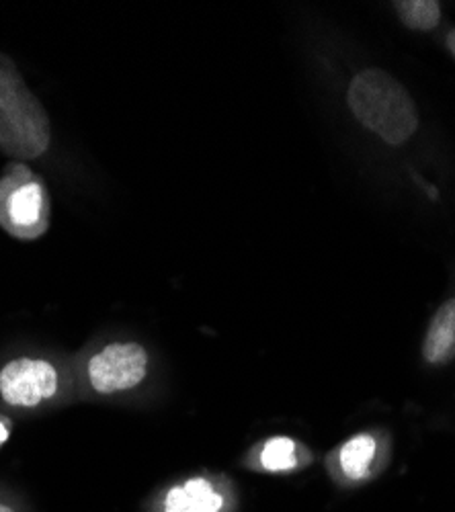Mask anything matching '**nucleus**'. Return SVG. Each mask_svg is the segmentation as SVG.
I'll return each instance as SVG.
<instances>
[{
    "instance_id": "nucleus-1",
    "label": "nucleus",
    "mask_w": 455,
    "mask_h": 512,
    "mask_svg": "<svg viewBox=\"0 0 455 512\" xmlns=\"http://www.w3.org/2000/svg\"><path fill=\"white\" fill-rule=\"evenodd\" d=\"M52 144L50 117L21 78L15 62L0 54V152L31 160Z\"/></svg>"
},
{
    "instance_id": "nucleus-2",
    "label": "nucleus",
    "mask_w": 455,
    "mask_h": 512,
    "mask_svg": "<svg viewBox=\"0 0 455 512\" xmlns=\"http://www.w3.org/2000/svg\"><path fill=\"white\" fill-rule=\"evenodd\" d=\"M347 103L353 115L388 144H404L419 127L415 101L388 72L369 68L349 84Z\"/></svg>"
},
{
    "instance_id": "nucleus-3",
    "label": "nucleus",
    "mask_w": 455,
    "mask_h": 512,
    "mask_svg": "<svg viewBox=\"0 0 455 512\" xmlns=\"http://www.w3.org/2000/svg\"><path fill=\"white\" fill-rule=\"evenodd\" d=\"M48 187L23 162H13L0 177V226L17 240H39L50 230Z\"/></svg>"
},
{
    "instance_id": "nucleus-4",
    "label": "nucleus",
    "mask_w": 455,
    "mask_h": 512,
    "mask_svg": "<svg viewBox=\"0 0 455 512\" xmlns=\"http://www.w3.org/2000/svg\"><path fill=\"white\" fill-rule=\"evenodd\" d=\"M148 351L132 340H115L93 351L82 365V379L97 396L136 390L148 375Z\"/></svg>"
},
{
    "instance_id": "nucleus-5",
    "label": "nucleus",
    "mask_w": 455,
    "mask_h": 512,
    "mask_svg": "<svg viewBox=\"0 0 455 512\" xmlns=\"http://www.w3.org/2000/svg\"><path fill=\"white\" fill-rule=\"evenodd\" d=\"M64 375L44 357H17L0 369V400L17 410H35L62 394Z\"/></svg>"
},
{
    "instance_id": "nucleus-6",
    "label": "nucleus",
    "mask_w": 455,
    "mask_h": 512,
    "mask_svg": "<svg viewBox=\"0 0 455 512\" xmlns=\"http://www.w3.org/2000/svg\"><path fill=\"white\" fill-rule=\"evenodd\" d=\"M164 512H222L224 496L218 488L203 478L187 480L171 488L164 496Z\"/></svg>"
},
{
    "instance_id": "nucleus-7",
    "label": "nucleus",
    "mask_w": 455,
    "mask_h": 512,
    "mask_svg": "<svg viewBox=\"0 0 455 512\" xmlns=\"http://www.w3.org/2000/svg\"><path fill=\"white\" fill-rule=\"evenodd\" d=\"M423 357L431 365L455 359V300L445 302L431 320L423 343Z\"/></svg>"
},
{
    "instance_id": "nucleus-8",
    "label": "nucleus",
    "mask_w": 455,
    "mask_h": 512,
    "mask_svg": "<svg viewBox=\"0 0 455 512\" xmlns=\"http://www.w3.org/2000/svg\"><path fill=\"white\" fill-rule=\"evenodd\" d=\"M376 451H378V445H376L374 437H369V435H357L351 441H347L339 453L343 474L349 480L365 478L371 463H374Z\"/></svg>"
},
{
    "instance_id": "nucleus-9",
    "label": "nucleus",
    "mask_w": 455,
    "mask_h": 512,
    "mask_svg": "<svg viewBox=\"0 0 455 512\" xmlns=\"http://www.w3.org/2000/svg\"><path fill=\"white\" fill-rule=\"evenodd\" d=\"M257 461L265 472H289L300 465V447L294 439L273 437L259 447Z\"/></svg>"
},
{
    "instance_id": "nucleus-10",
    "label": "nucleus",
    "mask_w": 455,
    "mask_h": 512,
    "mask_svg": "<svg viewBox=\"0 0 455 512\" xmlns=\"http://www.w3.org/2000/svg\"><path fill=\"white\" fill-rule=\"evenodd\" d=\"M394 7L402 23L417 31H429L441 19V5L435 0H402Z\"/></svg>"
},
{
    "instance_id": "nucleus-11",
    "label": "nucleus",
    "mask_w": 455,
    "mask_h": 512,
    "mask_svg": "<svg viewBox=\"0 0 455 512\" xmlns=\"http://www.w3.org/2000/svg\"><path fill=\"white\" fill-rule=\"evenodd\" d=\"M11 437V422L0 416V447H3Z\"/></svg>"
},
{
    "instance_id": "nucleus-12",
    "label": "nucleus",
    "mask_w": 455,
    "mask_h": 512,
    "mask_svg": "<svg viewBox=\"0 0 455 512\" xmlns=\"http://www.w3.org/2000/svg\"><path fill=\"white\" fill-rule=\"evenodd\" d=\"M445 44H447V50L451 52V56L455 58V29L447 33V37H445Z\"/></svg>"
},
{
    "instance_id": "nucleus-13",
    "label": "nucleus",
    "mask_w": 455,
    "mask_h": 512,
    "mask_svg": "<svg viewBox=\"0 0 455 512\" xmlns=\"http://www.w3.org/2000/svg\"><path fill=\"white\" fill-rule=\"evenodd\" d=\"M0 512H15L11 506H7V504H0Z\"/></svg>"
}]
</instances>
